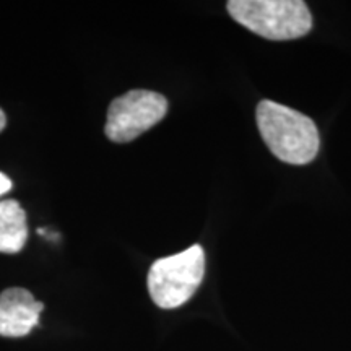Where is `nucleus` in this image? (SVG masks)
Masks as SVG:
<instances>
[{
  "instance_id": "obj_1",
  "label": "nucleus",
  "mask_w": 351,
  "mask_h": 351,
  "mask_svg": "<svg viewBox=\"0 0 351 351\" xmlns=\"http://www.w3.org/2000/svg\"><path fill=\"white\" fill-rule=\"evenodd\" d=\"M256 117L263 142L280 161L307 165L317 156L319 130L306 114L275 101L263 99L258 103Z\"/></svg>"
},
{
  "instance_id": "obj_2",
  "label": "nucleus",
  "mask_w": 351,
  "mask_h": 351,
  "mask_svg": "<svg viewBox=\"0 0 351 351\" xmlns=\"http://www.w3.org/2000/svg\"><path fill=\"white\" fill-rule=\"evenodd\" d=\"M231 19L258 36L289 41L306 36L313 15L302 0H230Z\"/></svg>"
},
{
  "instance_id": "obj_3",
  "label": "nucleus",
  "mask_w": 351,
  "mask_h": 351,
  "mask_svg": "<svg viewBox=\"0 0 351 351\" xmlns=\"http://www.w3.org/2000/svg\"><path fill=\"white\" fill-rule=\"evenodd\" d=\"M205 275V252L194 244L174 256L158 258L148 271V293L161 309L181 307L195 295Z\"/></svg>"
},
{
  "instance_id": "obj_4",
  "label": "nucleus",
  "mask_w": 351,
  "mask_h": 351,
  "mask_svg": "<svg viewBox=\"0 0 351 351\" xmlns=\"http://www.w3.org/2000/svg\"><path fill=\"white\" fill-rule=\"evenodd\" d=\"M168 99L156 91L132 90L109 104L104 132L111 142L127 143L163 121Z\"/></svg>"
},
{
  "instance_id": "obj_5",
  "label": "nucleus",
  "mask_w": 351,
  "mask_h": 351,
  "mask_svg": "<svg viewBox=\"0 0 351 351\" xmlns=\"http://www.w3.org/2000/svg\"><path fill=\"white\" fill-rule=\"evenodd\" d=\"M44 304L25 288H8L0 295V337L20 339L39 326Z\"/></svg>"
},
{
  "instance_id": "obj_6",
  "label": "nucleus",
  "mask_w": 351,
  "mask_h": 351,
  "mask_svg": "<svg viewBox=\"0 0 351 351\" xmlns=\"http://www.w3.org/2000/svg\"><path fill=\"white\" fill-rule=\"evenodd\" d=\"M28 239L26 213L16 200L0 202V252L19 254Z\"/></svg>"
},
{
  "instance_id": "obj_7",
  "label": "nucleus",
  "mask_w": 351,
  "mask_h": 351,
  "mask_svg": "<svg viewBox=\"0 0 351 351\" xmlns=\"http://www.w3.org/2000/svg\"><path fill=\"white\" fill-rule=\"evenodd\" d=\"M12 187H13L12 179L8 178V176L3 174V173H0V197L5 195L7 192H10Z\"/></svg>"
},
{
  "instance_id": "obj_8",
  "label": "nucleus",
  "mask_w": 351,
  "mask_h": 351,
  "mask_svg": "<svg viewBox=\"0 0 351 351\" xmlns=\"http://www.w3.org/2000/svg\"><path fill=\"white\" fill-rule=\"evenodd\" d=\"M5 124H7V117H5V114H3L2 109H0V132L5 129Z\"/></svg>"
}]
</instances>
